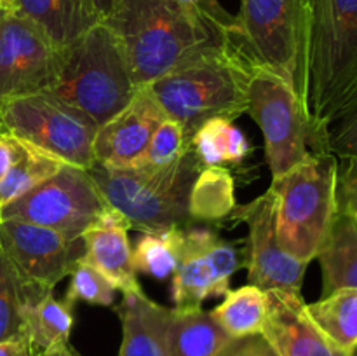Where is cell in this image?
<instances>
[{"mask_svg": "<svg viewBox=\"0 0 357 356\" xmlns=\"http://www.w3.org/2000/svg\"><path fill=\"white\" fill-rule=\"evenodd\" d=\"M300 16V0H241L236 34L229 42L253 66L274 70L293 84Z\"/></svg>", "mask_w": 357, "mask_h": 356, "instance_id": "cell-10", "label": "cell"}, {"mask_svg": "<svg viewBox=\"0 0 357 356\" xmlns=\"http://www.w3.org/2000/svg\"><path fill=\"white\" fill-rule=\"evenodd\" d=\"M23 295L9 258L0 246V342L20 337L23 330Z\"/></svg>", "mask_w": 357, "mask_h": 356, "instance_id": "cell-31", "label": "cell"}, {"mask_svg": "<svg viewBox=\"0 0 357 356\" xmlns=\"http://www.w3.org/2000/svg\"><path fill=\"white\" fill-rule=\"evenodd\" d=\"M0 356H31V349L26 339L20 335L0 342Z\"/></svg>", "mask_w": 357, "mask_h": 356, "instance_id": "cell-37", "label": "cell"}, {"mask_svg": "<svg viewBox=\"0 0 357 356\" xmlns=\"http://www.w3.org/2000/svg\"><path fill=\"white\" fill-rule=\"evenodd\" d=\"M338 159L310 154L279 178H272L279 246L303 264L317 257L337 213Z\"/></svg>", "mask_w": 357, "mask_h": 356, "instance_id": "cell-6", "label": "cell"}, {"mask_svg": "<svg viewBox=\"0 0 357 356\" xmlns=\"http://www.w3.org/2000/svg\"><path fill=\"white\" fill-rule=\"evenodd\" d=\"M293 86L312 138L328 152L331 124L357 101V0H300Z\"/></svg>", "mask_w": 357, "mask_h": 356, "instance_id": "cell-1", "label": "cell"}, {"mask_svg": "<svg viewBox=\"0 0 357 356\" xmlns=\"http://www.w3.org/2000/svg\"><path fill=\"white\" fill-rule=\"evenodd\" d=\"M323 272V295L357 288V223L345 213H335L330 232L317 253Z\"/></svg>", "mask_w": 357, "mask_h": 356, "instance_id": "cell-22", "label": "cell"}, {"mask_svg": "<svg viewBox=\"0 0 357 356\" xmlns=\"http://www.w3.org/2000/svg\"><path fill=\"white\" fill-rule=\"evenodd\" d=\"M103 23L121 42L136 87L150 86L227 38L180 0H119Z\"/></svg>", "mask_w": 357, "mask_h": 356, "instance_id": "cell-2", "label": "cell"}, {"mask_svg": "<svg viewBox=\"0 0 357 356\" xmlns=\"http://www.w3.org/2000/svg\"><path fill=\"white\" fill-rule=\"evenodd\" d=\"M190 149L202 166H222L225 163H241L250 154L251 147L244 133L232 121L215 117L206 121L194 133Z\"/></svg>", "mask_w": 357, "mask_h": 356, "instance_id": "cell-26", "label": "cell"}, {"mask_svg": "<svg viewBox=\"0 0 357 356\" xmlns=\"http://www.w3.org/2000/svg\"><path fill=\"white\" fill-rule=\"evenodd\" d=\"M3 13H6V10H0V17H2V16H3Z\"/></svg>", "mask_w": 357, "mask_h": 356, "instance_id": "cell-42", "label": "cell"}, {"mask_svg": "<svg viewBox=\"0 0 357 356\" xmlns=\"http://www.w3.org/2000/svg\"><path fill=\"white\" fill-rule=\"evenodd\" d=\"M246 114L264 135L272 178H279L312 152V138L291 82L265 66H253Z\"/></svg>", "mask_w": 357, "mask_h": 356, "instance_id": "cell-8", "label": "cell"}, {"mask_svg": "<svg viewBox=\"0 0 357 356\" xmlns=\"http://www.w3.org/2000/svg\"><path fill=\"white\" fill-rule=\"evenodd\" d=\"M237 246L208 227H183V248L171 276L174 307H202V302L230 292V278L243 267Z\"/></svg>", "mask_w": 357, "mask_h": 356, "instance_id": "cell-13", "label": "cell"}, {"mask_svg": "<svg viewBox=\"0 0 357 356\" xmlns=\"http://www.w3.org/2000/svg\"><path fill=\"white\" fill-rule=\"evenodd\" d=\"M136 91L121 42L101 21L63 49L58 82L49 93L101 126L117 115Z\"/></svg>", "mask_w": 357, "mask_h": 356, "instance_id": "cell-5", "label": "cell"}, {"mask_svg": "<svg viewBox=\"0 0 357 356\" xmlns=\"http://www.w3.org/2000/svg\"><path fill=\"white\" fill-rule=\"evenodd\" d=\"M267 292L250 283L227 293L225 300L209 313L230 337L239 339L260 334L267 318Z\"/></svg>", "mask_w": 357, "mask_h": 356, "instance_id": "cell-24", "label": "cell"}, {"mask_svg": "<svg viewBox=\"0 0 357 356\" xmlns=\"http://www.w3.org/2000/svg\"><path fill=\"white\" fill-rule=\"evenodd\" d=\"M117 2H119V0H94V3H96L98 9L101 10V14H103V16H105V14H107L108 10H110L112 7H114Z\"/></svg>", "mask_w": 357, "mask_h": 356, "instance_id": "cell-38", "label": "cell"}, {"mask_svg": "<svg viewBox=\"0 0 357 356\" xmlns=\"http://www.w3.org/2000/svg\"><path fill=\"white\" fill-rule=\"evenodd\" d=\"M23 330L31 356H61L72 351L70 334L73 327V306L59 300L54 292L24 299L21 307Z\"/></svg>", "mask_w": 357, "mask_h": 356, "instance_id": "cell-20", "label": "cell"}, {"mask_svg": "<svg viewBox=\"0 0 357 356\" xmlns=\"http://www.w3.org/2000/svg\"><path fill=\"white\" fill-rule=\"evenodd\" d=\"M72 355H73V349L70 353H66V355H61V356H72Z\"/></svg>", "mask_w": 357, "mask_h": 356, "instance_id": "cell-41", "label": "cell"}, {"mask_svg": "<svg viewBox=\"0 0 357 356\" xmlns=\"http://www.w3.org/2000/svg\"><path fill=\"white\" fill-rule=\"evenodd\" d=\"M107 208L91 175L86 170L63 164L49 180L3 206L0 220H21L49 227L61 232L66 239L80 241Z\"/></svg>", "mask_w": 357, "mask_h": 356, "instance_id": "cell-9", "label": "cell"}, {"mask_svg": "<svg viewBox=\"0 0 357 356\" xmlns=\"http://www.w3.org/2000/svg\"><path fill=\"white\" fill-rule=\"evenodd\" d=\"M192 149L160 170L107 168L94 163L87 170L110 208L117 209L142 232L185 227L192 222L188 198L202 170Z\"/></svg>", "mask_w": 357, "mask_h": 356, "instance_id": "cell-4", "label": "cell"}, {"mask_svg": "<svg viewBox=\"0 0 357 356\" xmlns=\"http://www.w3.org/2000/svg\"><path fill=\"white\" fill-rule=\"evenodd\" d=\"M3 2H6V9H7V10H10V7H13L14 0H3Z\"/></svg>", "mask_w": 357, "mask_h": 356, "instance_id": "cell-39", "label": "cell"}, {"mask_svg": "<svg viewBox=\"0 0 357 356\" xmlns=\"http://www.w3.org/2000/svg\"><path fill=\"white\" fill-rule=\"evenodd\" d=\"M79 243L49 227L0 220V246L26 293L54 292L80 257Z\"/></svg>", "mask_w": 357, "mask_h": 356, "instance_id": "cell-12", "label": "cell"}, {"mask_svg": "<svg viewBox=\"0 0 357 356\" xmlns=\"http://www.w3.org/2000/svg\"><path fill=\"white\" fill-rule=\"evenodd\" d=\"M180 2L201 14L209 24H213L227 38V42L234 37L237 27L236 16L230 14L218 0H180Z\"/></svg>", "mask_w": 357, "mask_h": 356, "instance_id": "cell-34", "label": "cell"}, {"mask_svg": "<svg viewBox=\"0 0 357 356\" xmlns=\"http://www.w3.org/2000/svg\"><path fill=\"white\" fill-rule=\"evenodd\" d=\"M10 10L44 30L59 49H66L103 21L94 0H14Z\"/></svg>", "mask_w": 357, "mask_h": 356, "instance_id": "cell-19", "label": "cell"}, {"mask_svg": "<svg viewBox=\"0 0 357 356\" xmlns=\"http://www.w3.org/2000/svg\"><path fill=\"white\" fill-rule=\"evenodd\" d=\"M100 126L52 93L14 98L0 105V135L51 154L61 163L89 170L93 143Z\"/></svg>", "mask_w": 357, "mask_h": 356, "instance_id": "cell-7", "label": "cell"}, {"mask_svg": "<svg viewBox=\"0 0 357 356\" xmlns=\"http://www.w3.org/2000/svg\"><path fill=\"white\" fill-rule=\"evenodd\" d=\"M63 49L40 27L16 10L0 17V105L47 93L58 82Z\"/></svg>", "mask_w": 357, "mask_h": 356, "instance_id": "cell-11", "label": "cell"}, {"mask_svg": "<svg viewBox=\"0 0 357 356\" xmlns=\"http://www.w3.org/2000/svg\"><path fill=\"white\" fill-rule=\"evenodd\" d=\"M70 276L72 279H70V286L65 295V300L70 306H75L79 300L89 306H114L117 286L93 264L79 257Z\"/></svg>", "mask_w": 357, "mask_h": 356, "instance_id": "cell-30", "label": "cell"}, {"mask_svg": "<svg viewBox=\"0 0 357 356\" xmlns=\"http://www.w3.org/2000/svg\"><path fill=\"white\" fill-rule=\"evenodd\" d=\"M307 313L338 348L354 355L357 349V288L321 297L317 302L307 304Z\"/></svg>", "mask_w": 357, "mask_h": 356, "instance_id": "cell-25", "label": "cell"}, {"mask_svg": "<svg viewBox=\"0 0 357 356\" xmlns=\"http://www.w3.org/2000/svg\"><path fill=\"white\" fill-rule=\"evenodd\" d=\"M253 65L230 42L201 52L150 84L166 117L192 140L206 121L246 114Z\"/></svg>", "mask_w": 357, "mask_h": 356, "instance_id": "cell-3", "label": "cell"}, {"mask_svg": "<svg viewBox=\"0 0 357 356\" xmlns=\"http://www.w3.org/2000/svg\"><path fill=\"white\" fill-rule=\"evenodd\" d=\"M190 150V140L185 135L183 128L173 119L166 117L153 133L149 147L138 161L129 168L139 170H160L176 163L180 157Z\"/></svg>", "mask_w": 357, "mask_h": 356, "instance_id": "cell-29", "label": "cell"}, {"mask_svg": "<svg viewBox=\"0 0 357 356\" xmlns=\"http://www.w3.org/2000/svg\"><path fill=\"white\" fill-rule=\"evenodd\" d=\"M21 154V140L10 135H0V180L16 164Z\"/></svg>", "mask_w": 357, "mask_h": 356, "instance_id": "cell-36", "label": "cell"}, {"mask_svg": "<svg viewBox=\"0 0 357 356\" xmlns=\"http://www.w3.org/2000/svg\"><path fill=\"white\" fill-rule=\"evenodd\" d=\"M63 164L65 163L56 159L51 154L21 142L20 159L0 180V209L20 199L42 181L49 180L52 175L61 170Z\"/></svg>", "mask_w": 357, "mask_h": 356, "instance_id": "cell-28", "label": "cell"}, {"mask_svg": "<svg viewBox=\"0 0 357 356\" xmlns=\"http://www.w3.org/2000/svg\"><path fill=\"white\" fill-rule=\"evenodd\" d=\"M72 356H79V355H77V353L75 351H73V355Z\"/></svg>", "mask_w": 357, "mask_h": 356, "instance_id": "cell-43", "label": "cell"}, {"mask_svg": "<svg viewBox=\"0 0 357 356\" xmlns=\"http://www.w3.org/2000/svg\"><path fill=\"white\" fill-rule=\"evenodd\" d=\"M352 356H357V349H356V351H354V355H352Z\"/></svg>", "mask_w": 357, "mask_h": 356, "instance_id": "cell-44", "label": "cell"}, {"mask_svg": "<svg viewBox=\"0 0 357 356\" xmlns=\"http://www.w3.org/2000/svg\"><path fill=\"white\" fill-rule=\"evenodd\" d=\"M181 248H183V227L142 232L132 248L135 271L164 281L176 271L181 258Z\"/></svg>", "mask_w": 357, "mask_h": 356, "instance_id": "cell-27", "label": "cell"}, {"mask_svg": "<svg viewBox=\"0 0 357 356\" xmlns=\"http://www.w3.org/2000/svg\"><path fill=\"white\" fill-rule=\"evenodd\" d=\"M218 356H278L261 334L232 339Z\"/></svg>", "mask_w": 357, "mask_h": 356, "instance_id": "cell-35", "label": "cell"}, {"mask_svg": "<svg viewBox=\"0 0 357 356\" xmlns=\"http://www.w3.org/2000/svg\"><path fill=\"white\" fill-rule=\"evenodd\" d=\"M131 229L129 220L108 206L80 237L84 246L80 257L100 269L121 292L142 288L132 265V248L128 234Z\"/></svg>", "mask_w": 357, "mask_h": 356, "instance_id": "cell-17", "label": "cell"}, {"mask_svg": "<svg viewBox=\"0 0 357 356\" xmlns=\"http://www.w3.org/2000/svg\"><path fill=\"white\" fill-rule=\"evenodd\" d=\"M268 309L261 337L278 356H352L338 348L307 313L302 293L267 290Z\"/></svg>", "mask_w": 357, "mask_h": 356, "instance_id": "cell-16", "label": "cell"}, {"mask_svg": "<svg viewBox=\"0 0 357 356\" xmlns=\"http://www.w3.org/2000/svg\"><path fill=\"white\" fill-rule=\"evenodd\" d=\"M232 341L209 311L173 307L167 320L169 356H218Z\"/></svg>", "mask_w": 357, "mask_h": 356, "instance_id": "cell-21", "label": "cell"}, {"mask_svg": "<svg viewBox=\"0 0 357 356\" xmlns=\"http://www.w3.org/2000/svg\"><path fill=\"white\" fill-rule=\"evenodd\" d=\"M234 218L248 225L246 267L251 285L261 290H282L300 293L307 265L286 253L278 241L275 230V202L274 194L268 188L248 205L236 206Z\"/></svg>", "mask_w": 357, "mask_h": 356, "instance_id": "cell-14", "label": "cell"}, {"mask_svg": "<svg viewBox=\"0 0 357 356\" xmlns=\"http://www.w3.org/2000/svg\"><path fill=\"white\" fill-rule=\"evenodd\" d=\"M337 209L357 223V161L338 159Z\"/></svg>", "mask_w": 357, "mask_h": 356, "instance_id": "cell-33", "label": "cell"}, {"mask_svg": "<svg viewBox=\"0 0 357 356\" xmlns=\"http://www.w3.org/2000/svg\"><path fill=\"white\" fill-rule=\"evenodd\" d=\"M236 184L223 166H204L192 185L188 215L192 222H216L236 209Z\"/></svg>", "mask_w": 357, "mask_h": 356, "instance_id": "cell-23", "label": "cell"}, {"mask_svg": "<svg viewBox=\"0 0 357 356\" xmlns=\"http://www.w3.org/2000/svg\"><path fill=\"white\" fill-rule=\"evenodd\" d=\"M0 10H7L6 9V2H3V0H0Z\"/></svg>", "mask_w": 357, "mask_h": 356, "instance_id": "cell-40", "label": "cell"}, {"mask_svg": "<svg viewBox=\"0 0 357 356\" xmlns=\"http://www.w3.org/2000/svg\"><path fill=\"white\" fill-rule=\"evenodd\" d=\"M328 152L337 159L357 161V101L331 124L328 131Z\"/></svg>", "mask_w": 357, "mask_h": 356, "instance_id": "cell-32", "label": "cell"}, {"mask_svg": "<svg viewBox=\"0 0 357 356\" xmlns=\"http://www.w3.org/2000/svg\"><path fill=\"white\" fill-rule=\"evenodd\" d=\"M164 119L166 114L152 89L138 87L132 100L98 128L93 143L94 163L115 170L129 168L142 157Z\"/></svg>", "mask_w": 357, "mask_h": 356, "instance_id": "cell-15", "label": "cell"}, {"mask_svg": "<svg viewBox=\"0 0 357 356\" xmlns=\"http://www.w3.org/2000/svg\"><path fill=\"white\" fill-rule=\"evenodd\" d=\"M122 293V302L115 309L122 325L119 356H169V309L149 299L142 288Z\"/></svg>", "mask_w": 357, "mask_h": 356, "instance_id": "cell-18", "label": "cell"}]
</instances>
